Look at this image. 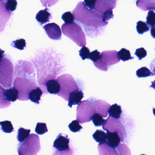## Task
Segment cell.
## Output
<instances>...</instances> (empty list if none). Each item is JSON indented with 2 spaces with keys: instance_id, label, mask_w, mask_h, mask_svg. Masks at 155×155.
I'll use <instances>...</instances> for the list:
<instances>
[{
  "instance_id": "4316f807",
  "label": "cell",
  "mask_w": 155,
  "mask_h": 155,
  "mask_svg": "<svg viewBox=\"0 0 155 155\" xmlns=\"http://www.w3.org/2000/svg\"><path fill=\"white\" fill-rule=\"evenodd\" d=\"M11 46L13 48L20 50H23L26 47V41L24 39H20L12 41L11 43Z\"/></svg>"
},
{
  "instance_id": "9a60e30c",
  "label": "cell",
  "mask_w": 155,
  "mask_h": 155,
  "mask_svg": "<svg viewBox=\"0 0 155 155\" xmlns=\"http://www.w3.org/2000/svg\"><path fill=\"white\" fill-rule=\"evenodd\" d=\"M45 86L47 87V91L50 94H58L60 91V85L57 80H49L46 82Z\"/></svg>"
},
{
  "instance_id": "30bf717a",
  "label": "cell",
  "mask_w": 155,
  "mask_h": 155,
  "mask_svg": "<svg viewBox=\"0 0 155 155\" xmlns=\"http://www.w3.org/2000/svg\"><path fill=\"white\" fill-rule=\"evenodd\" d=\"M70 139L68 136L60 133L53 143V147L60 152L70 149Z\"/></svg>"
},
{
  "instance_id": "7402d4cb",
  "label": "cell",
  "mask_w": 155,
  "mask_h": 155,
  "mask_svg": "<svg viewBox=\"0 0 155 155\" xmlns=\"http://www.w3.org/2000/svg\"><path fill=\"white\" fill-rule=\"evenodd\" d=\"M118 55L120 59L122 61H126L129 60L134 59V57H131L130 51L125 48H122L118 52Z\"/></svg>"
},
{
  "instance_id": "2e32d148",
  "label": "cell",
  "mask_w": 155,
  "mask_h": 155,
  "mask_svg": "<svg viewBox=\"0 0 155 155\" xmlns=\"http://www.w3.org/2000/svg\"><path fill=\"white\" fill-rule=\"evenodd\" d=\"M42 94H43V91L39 87H38L37 88L31 91L30 93L29 94V99L35 104H39Z\"/></svg>"
},
{
  "instance_id": "ffe728a7",
  "label": "cell",
  "mask_w": 155,
  "mask_h": 155,
  "mask_svg": "<svg viewBox=\"0 0 155 155\" xmlns=\"http://www.w3.org/2000/svg\"><path fill=\"white\" fill-rule=\"evenodd\" d=\"M31 130L30 129H25L23 128H20L18 130L17 139L18 141L22 142L25 141L30 136Z\"/></svg>"
},
{
  "instance_id": "d6986e66",
  "label": "cell",
  "mask_w": 155,
  "mask_h": 155,
  "mask_svg": "<svg viewBox=\"0 0 155 155\" xmlns=\"http://www.w3.org/2000/svg\"><path fill=\"white\" fill-rule=\"evenodd\" d=\"M99 155H113V151L115 149L112 148L108 146L107 143L99 144L98 146Z\"/></svg>"
},
{
  "instance_id": "4dcf8cb0",
  "label": "cell",
  "mask_w": 155,
  "mask_h": 155,
  "mask_svg": "<svg viewBox=\"0 0 155 155\" xmlns=\"http://www.w3.org/2000/svg\"><path fill=\"white\" fill-rule=\"evenodd\" d=\"M68 127L71 131L74 133L79 132L82 128V126H81L79 122L77 120H73L70 124H69Z\"/></svg>"
},
{
  "instance_id": "ab89813d",
  "label": "cell",
  "mask_w": 155,
  "mask_h": 155,
  "mask_svg": "<svg viewBox=\"0 0 155 155\" xmlns=\"http://www.w3.org/2000/svg\"><path fill=\"white\" fill-rule=\"evenodd\" d=\"M153 114H154V116H155V108H153Z\"/></svg>"
},
{
  "instance_id": "3957f363",
  "label": "cell",
  "mask_w": 155,
  "mask_h": 155,
  "mask_svg": "<svg viewBox=\"0 0 155 155\" xmlns=\"http://www.w3.org/2000/svg\"><path fill=\"white\" fill-rule=\"evenodd\" d=\"M96 113H97V111L95 101L91 99L83 101L77 107V120L81 124L89 122Z\"/></svg>"
},
{
  "instance_id": "8fae6325",
  "label": "cell",
  "mask_w": 155,
  "mask_h": 155,
  "mask_svg": "<svg viewBox=\"0 0 155 155\" xmlns=\"http://www.w3.org/2000/svg\"><path fill=\"white\" fill-rule=\"evenodd\" d=\"M83 97H84V93L80 89L71 92L70 94L68 106L71 108L72 107L73 105L78 106L81 102V100L82 99Z\"/></svg>"
},
{
  "instance_id": "d4e9b609",
  "label": "cell",
  "mask_w": 155,
  "mask_h": 155,
  "mask_svg": "<svg viewBox=\"0 0 155 155\" xmlns=\"http://www.w3.org/2000/svg\"><path fill=\"white\" fill-rule=\"evenodd\" d=\"M136 28H137V31L139 34H144L145 32L149 31L150 30V28L147 25V23L141 21H140L137 22Z\"/></svg>"
},
{
  "instance_id": "8992f818",
  "label": "cell",
  "mask_w": 155,
  "mask_h": 155,
  "mask_svg": "<svg viewBox=\"0 0 155 155\" xmlns=\"http://www.w3.org/2000/svg\"><path fill=\"white\" fill-rule=\"evenodd\" d=\"M57 80L61 87L60 91L58 95L65 100L68 101L70 94L80 89L74 78L69 74L61 75L57 78Z\"/></svg>"
},
{
  "instance_id": "e0dca14e",
  "label": "cell",
  "mask_w": 155,
  "mask_h": 155,
  "mask_svg": "<svg viewBox=\"0 0 155 155\" xmlns=\"http://www.w3.org/2000/svg\"><path fill=\"white\" fill-rule=\"evenodd\" d=\"M108 113H109L110 117L116 119H118L120 118V115L122 113L121 107L117 104H113L109 109Z\"/></svg>"
},
{
  "instance_id": "d6a6232c",
  "label": "cell",
  "mask_w": 155,
  "mask_h": 155,
  "mask_svg": "<svg viewBox=\"0 0 155 155\" xmlns=\"http://www.w3.org/2000/svg\"><path fill=\"white\" fill-rule=\"evenodd\" d=\"M79 51L80 56L81 57V59L83 60H85L86 59H89L91 52H90V50L88 48L86 47H83Z\"/></svg>"
},
{
  "instance_id": "60d3db41",
  "label": "cell",
  "mask_w": 155,
  "mask_h": 155,
  "mask_svg": "<svg viewBox=\"0 0 155 155\" xmlns=\"http://www.w3.org/2000/svg\"><path fill=\"white\" fill-rule=\"evenodd\" d=\"M145 155V154H141V155Z\"/></svg>"
},
{
  "instance_id": "1f68e13d",
  "label": "cell",
  "mask_w": 155,
  "mask_h": 155,
  "mask_svg": "<svg viewBox=\"0 0 155 155\" xmlns=\"http://www.w3.org/2000/svg\"><path fill=\"white\" fill-rule=\"evenodd\" d=\"M101 54L99 51H98L97 50H96L91 52L89 58V59L92 61L94 63L97 62L101 59Z\"/></svg>"
},
{
  "instance_id": "f1b7e54d",
  "label": "cell",
  "mask_w": 155,
  "mask_h": 155,
  "mask_svg": "<svg viewBox=\"0 0 155 155\" xmlns=\"http://www.w3.org/2000/svg\"><path fill=\"white\" fill-rule=\"evenodd\" d=\"M48 131L46 123L38 122L36 126L35 131L38 135H43Z\"/></svg>"
},
{
  "instance_id": "7c38bea8",
  "label": "cell",
  "mask_w": 155,
  "mask_h": 155,
  "mask_svg": "<svg viewBox=\"0 0 155 155\" xmlns=\"http://www.w3.org/2000/svg\"><path fill=\"white\" fill-rule=\"evenodd\" d=\"M107 144L112 148H116L118 147L121 138L120 137L118 132L117 131L111 132L107 131Z\"/></svg>"
},
{
  "instance_id": "484cf974",
  "label": "cell",
  "mask_w": 155,
  "mask_h": 155,
  "mask_svg": "<svg viewBox=\"0 0 155 155\" xmlns=\"http://www.w3.org/2000/svg\"><path fill=\"white\" fill-rule=\"evenodd\" d=\"M146 23L151 28L155 27V12L153 11L150 10L148 12Z\"/></svg>"
},
{
  "instance_id": "277c9868",
  "label": "cell",
  "mask_w": 155,
  "mask_h": 155,
  "mask_svg": "<svg viewBox=\"0 0 155 155\" xmlns=\"http://www.w3.org/2000/svg\"><path fill=\"white\" fill-rule=\"evenodd\" d=\"M41 150L40 141L37 134H31L18 146L19 155H37Z\"/></svg>"
},
{
  "instance_id": "44dd1931",
  "label": "cell",
  "mask_w": 155,
  "mask_h": 155,
  "mask_svg": "<svg viewBox=\"0 0 155 155\" xmlns=\"http://www.w3.org/2000/svg\"><path fill=\"white\" fill-rule=\"evenodd\" d=\"M136 75L139 78H147L154 76V74L148 68L145 67L139 69L136 72Z\"/></svg>"
},
{
  "instance_id": "836d02e7",
  "label": "cell",
  "mask_w": 155,
  "mask_h": 155,
  "mask_svg": "<svg viewBox=\"0 0 155 155\" xmlns=\"http://www.w3.org/2000/svg\"><path fill=\"white\" fill-rule=\"evenodd\" d=\"M135 55L138 58L139 60H141L147 56V51L144 48H140L136 50Z\"/></svg>"
},
{
  "instance_id": "8d00e7d4",
  "label": "cell",
  "mask_w": 155,
  "mask_h": 155,
  "mask_svg": "<svg viewBox=\"0 0 155 155\" xmlns=\"http://www.w3.org/2000/svg\"><path fill=\"white\" fill-rule=\"evenodd\" d=\"M150 68L152 70V71L154 73V75H155V59L151 61L150 65Z\"/></svg>"
},
{
  "instance_id": "cb8c5ba5",
  "label": "cell",
  "mask_w": 155,
  "mask_h": 155,
  "mask_svg": "<svg viewBox=\"0 0 155 155\" xmlns=\"http://www.w3.org/2000/svg\"><path fill=\"white\" fill-rule=\"evenodd\" d=\"M1 125L2 130L3 132L7 133H10L14 131L13 125L10 121L5 120L0 123Z\"/></svg>"
},
{
  "instance_id": "7a4b0ae2",
  "label": "cell",
  "mask_w": 155,
  "mask_h": 155,
  "mask_svg": "<svg viewBox=\"0 0 155 155\" xmlns=\"http://www.w3.org/2000/svg\"><path fill=\"white\" fill-rule=\"evenodd\" d=\"M62 32L79 47H85L87 44L86 36L81 27L76 22L62 25Z\"/></svg>"
},
{
  "instance_id": "9c48e42d",
  "label": "cell",
  "mask_w": 155,
  "mask_h": 155,
  "mask_svg": "<svg viewBox=\"0 0 155 155\" xmlns=\"http://www.w3.org/2000/svg\"><path fill=\"white\" fill-rule=\"evenodd\" d=\"M46 34L49 38L54 40H60L62 36V32L59 26L55 23H48L43 27Z\"/></svg>"
},
{
  "instance_id": "4fadbf2b",
  "label": "cell",
  "mask_w": 155,
  "mask_h": 155,
  "mask_svg": "<svg viewBox=\"0 0 155 155\" xmlns=\"http://www.w3.org/2000/svg\"><path fill=\"white\" fill-rule=\"evenodd\" d=\"M18 91L14 87H10L6 90H3V98L4 101L10 105V102H14L18 99Z\"/></svg>"
},
{
  "instance_id": "52a82bcc",
  "label": "cell",
  "mask_w": 155,
  "mask_h": 155,
  "mask_svg": "<svg viewBox=\"0 0 155 155\" xmlns=\"http://www.w3.org/2000/svg\"><path fill=\"white\" fill-rule=\"evenodd\" d=\"M13 68L9 60L2 59L1 61V83L5 87L12 85Z\"/></svg>"
},
{
  "instance_id": "5b68a950",
  "label": "cell",
  "mask_w": 155,
  "mask_h": 155,
  "mask_svg": "<svg viewBox=\"0 0 155 155\" xmlns=\"http://www.w3.org/2000/svg\"><path fill=\"white\" fill-rule=\"evenodd\" d=\"M14 87L18 91V99L21 101L28 100L31 91L38 87L36 82L32 81V79L25 77H17L14 81Z\"/></svg>"
},
{
  "instance_id": "f35d334b",
  "label": "cell",
  "mask_w": 155,
  "mask_h": 155,
  "mask_svg": "<svg viewBox=\"0 0 155 155\" xmlns=\"http://www.w3.org/2000/svg\"><path fill=\"white\" fill-rule=\"evenodd\" d=\"M151 85L150 86V87L153 88V89L155 90V80L154 81L151 82Z\"/></svg>"
},
{
  "instance_id": "ac0fdd59",
  "label": "cell",
  "mask_w": 155,
  "mask_h": 155,
  "mask_svg": "<svg viewBox=\"0 0 155 155\" xmlns=\"http://www.w3.org/2000/svg\"><path fill=\"white\" fill-rule=\"evenodd\" d=\"M92 137L94 139L100 144L107 143V135L103 130H97L92 135Z\"/></svg>"
},
{
  "instance_id": "6da1fadb",
  "label": "cell",
  "mask_w": 155,
  "mask_h": 155,
  "mask_svg": "<svg viewBox=\"0 0 155 155\" xmlns=\"http://www.w3.org/2000/svg\"><path fill=\"white\" fill-rule=\"evenodd\" d=\"M73 13L77 24L81 25L87 35L91 38L99 32V28L107 24L103 20V15L87 8L84 2H78Z\"/></svg>"
},
{
  "instance_id": "f546056e",
  "label": "cell",
  "mask_w": 155,
  "mask_h": 155,
  "mask_svg": "<svg viewBox=\"0 0 155 155\" xmlns=\"http://www.w3.org/2000/svg\"><path fill=\"white\" fill-rule=\"evenodd\" d=\"M17 5L18 2L16 0H8V1H6V3H5L4 6L5 9L8 11L12 12L16 9Z\"/></svg>"
},
{
  "instance_id": "5bb4252c",
  "label": "cell",
  "mask_w": 155,
  "mask_h": 155,
  "mask_svg": "<svg viewBox=\"0 0 155 155\" xmlns=\"http://www.w3.org/2000/svg\"><path fill=\"white\" fill-rule=\"evenodd\" d=\"M48 8L39 11L36 15V19L41 25H43L49 22L52 18L51 13L49 12Z\"/></svg>"
},
{
  "instance_id": "603a6c76",
  "label": "cell",
  "mask_w": 155,
  "mask_h": 155,
  "mask_svg": "<svg viewBox=\"0 0 155 155\" xmlns=\"http://www.w3.org/2000/svg\"><path fill=\"white\" fill-rule=\"evenodd\" d=\"M92 122L96 127H101L103 126L106 122V120L104 119L103 117L99 113H96L92 117Z\"/></svg>"
},
{
  "instance_id": "e575fe53",
  "label": "cell",
  "mask_w": 155,
  "mask_h": 155,
  "mask_svg": "<svg viewBox=\"0 0 155 155\" xmlns=\"http://www.w3.org/2000/svg\"><path fill=\"white\" fill-rule=\"evenodd\" d=\"M96 1H84V3L85 7L91 10H93L95 9Z\"/></svg>"
},
{
  "instance_id": "ba28073f",
  "label": "cell",
  "mask_w": 155,
  "mask_h": 155,
  "mask_svg": "<svg viewBox=\"0 0 155 155\" xmlns=\"http://www.w3.org/2000/svg\"><path fill=\"white\" fill-rule=\"evenodd\" d=\"M120 60L118 52L116 51H103L101 53V58L100 61H105V62L100 65L97 68L101 70L107 71L108 70L107 65L110 66L116 64L119 62Z\"/></svg>"
},
{
  "instance_id": "83f0119b",
  "label": "cell",
  "mask_w": 155,
  "mask_h": 155,
  "mask_svg": "<svg viewBox=\"0 0 155 155\" xmlns=\"http://www.w3.org/2000/svg\"><path fill=\"white\" fill-rule=\"evenodd\" d=\"M61 18L64 21L65 24H69L74 22L75 18L74 15L71 12H67L63 13L61 16Z\"/></svg>"
},
{
  "instance_id": "74e56055",
  "label": "cell",
  "mask_w": 155,
  "mask_h": 155,
  "mask_svg": "<svg viewBox=\"0 0 155 155\" xmlns=\"http://www.w3.org/2000/svg\"><path fill=\"white\" fill-rule=\"evenodd\" d=\"M150 35L153 38L155 39V27L150 29Z\"/></svg>"
},
{
  "instance_id": "d590c367",
  "label": "cell",
  "mask_w": 155,
  "mask_h": 155,
  "mask_svg": "<svg viewBox=\"0 0 155 155\" xmlns=\"http://www.w3.org/2000/svg\"><path fill=\"white\" fill-rule=\"evenodd\" d=\"M53 155H73V151L71 148L68 150L61 151V152L56 150L55 152L54 151Z\"/></svg>"
}]
</instances>
